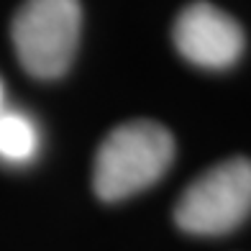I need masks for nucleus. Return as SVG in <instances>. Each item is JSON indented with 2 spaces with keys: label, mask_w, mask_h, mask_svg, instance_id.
I'll return each instance as SVG.
<instances>
[{
  "label": "nucleus",
  "mask_w": 251,
  "mask_h": 251,
  "mask_svg": "<svg viewBox=\"0 0 251 251\" xmlns=\"http://www.w3.org/2000/svg\"><path fill=\"white\" fill-rule=\"evenodd\" d=\"M175 159V139L154 121H128L102 139L95 154L93 187L100 200L116 202L146 190Z\"/></svg>",
  "instance_id": "1"
},
{
  "label": "nucleus",
  "mask_w": 251,
  "mask_h": 251,
  "mask_svg": "<svg viewBox=\"0 0 251 251\" xmlns=\"http://www.w3.org/2000/svg\"><path fill=\"white\" fill-rule=\"evenodd\" d=\"M82 31L79 0H26L13 18V47L24 70L39 79L62 77Z\"/></svg>",
  "instance_id": "2"
},
{
  "label": "nucleus",
  "mask_w": 251,
  "mask_h": 251,
  "mask_svg": "<svg viewBox=\"0 0 251 251\" xmlns=\"http://www.w3.org/2000/svg\"><path fill=\"white\" fill-rule=\"evenodd\" d=\"M251 213V159L233 156L202 172L182 192L175 221L192 236H223Z\"/></svg>",
  "instance_id": "3"
},
{
  "label": "nucleus",
  "mask_w": 251,
  "mask_h": 251,
  "mask_svg": "<svg viewBox=\"0 0 251 251\" xmlns=\"http://www.w3.org/2000/svg\"><path fill=\"white\" fill-rule=\"evenodd\" d=\"M172 39L187 62L205 70H226L244 54V28L210 3H192L182 8L175 21Z\"/></svg>",
  "instance_id": "4"
},
{
  "label": "nucleus",
  "mask_w": 251,
  "mask_h": 251,
  "mask_svg": "<svg viewBox=\"0 0 251 251\" xmlns=\"http://www.w3.org/2000/svg\"><path fill=\"white\" fill-rule=\"evenodd\" d=\"M39 154V128L26 113L0 110V159L26 164Z\"/></svg>",
  "instance_id": "5"
},
{
  "label": "nucleus",
  "mask_w": 251,
  "mask_h": 251,
  "mask_svg": "<svg viewBox=\"0 0 251 251\" xmlns=\"http://www.w3.org/2000/svg\"><path fill=\"white\" fill-rule=\"evenodd\" d=\"M0 110H3V85H0Z\"/></svg>",
  "instance_id": "6"
}]
</instances>
